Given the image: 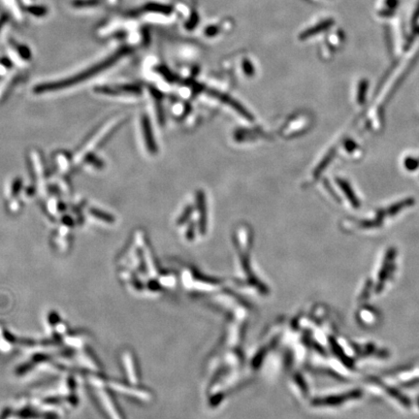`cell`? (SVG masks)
Returning a JSON list of instances; mask_svg holds the SVG:
<instances>
[{
  "label": "cell",
  "instance_id": "4",
  "mask_svg": "<svg viewBox=\"0 0 419 419\" xmlns=\"http://www.w3.org/2000/svg\"><path fill=\"white\" fill-rule=\"evenodd\" d=\"M339 184H340V187L342 188V190L344 191L345 195H346L347 198L351 200V202H352V204L354 205V207L359 206L358 199H356V197L354 195V191L352 190V188L350 187V185H348L347 183H345L344 181H342V180H340V181H339Z\"/></svg>",
  "mask_w": 419,
  "mask_h": 419
},
{
  "label": "cell",
  "instance_id": "6",
  "mask_svg": "<svg viewBox=\"0 0 419 419\" xmlns=\"http://www.w3.org/2000/svg\"><path fill=\"white\" fill-rule=\"evenodd\" d=\"M99 3H100V0H73L72 1V5L77 8L97 6Z\"/></svg>",
  "mask_w": 419,
  "mask_h": 419
},
{
  "label": "cell",
  "instance_id": "1",
  "mask_svg": "<svg viewBox=\"0 0 419 419\" xmlns=\"http://www.w3.org/2000/svg\"><path fill=\"white\" fill-rule=\"evenodd\" d=\"M128 52H130L129 48H127V47L121 48V49L118 50V52H115L112 56L102 60L98 64H95V65L88 68L86 71L81 72L80 74H77V75H75L71 78L66 79L63 81H57V82H52V83H47V84H44V85H40V86L35 88L34 91L36 92H52V91H57V90L72 87V86H74L78 83H81L85 80L91 78L94 75H97L98 73L104 71L105 69L114 65L115 63L118 62L121 57L126 55Z\"/></svg>",
  "mask_w": 419,
  "mask_h": 419
},
{
  "label": "cell",
  "instance_id": "14",
  "mask_svg": "<svg viewBox=\"0 0 419 419\" xmlns=\"http://www.w3.org/2000/svg\"><path fill=\"white\" fill-rule=\"evenodd\" d=\"M419 19V4L418 6L416 7V10L414 11V13H413V17H412V21H411V24H412V26H415L416 25V23H417V21H418Z\"/></svg>",
  "mask_w": 419,
  "mask_h": 419
},
{
  "label": "cell",
  "instance_id": "3",
  "mask_svg": "<svg viewBox=\"0 0 419 419\" xmlns=\"http://www.w3.org/2000/svg\"><path fill=\"white\" fill-rule=\"evenodd\" d=\"M143 9L149 12L163 14V15H170L173 12V7L170 5H165V4H161L157 2H149L145 5Z\"/></svg>",
  "mask_w": 419,
  "mask_h": 419
},
{
  "label": "cell",
  "instance_id": "10",
  "mask_svg": "<svg viewBox=\"0 0 419 419\" xmlns=\"http://www.w3.org/2000/svg\"><path fill=\"white\" fill-rule=\"evenodd\" d=\"M18 52L21 54V56L25 59H28L31 56V52H30L29 48L26 47L25 45L18 46Z\"/></svg>",
  "mask_w": 419,
  "mask_h": 419
},
{
  "label": "cell",
  "instance_id": "15",
  "mask_svg": "<svg viewBox=\"0 0 419 419\" xmlns=\"http://www.w3.org/2000/svg\"><path fill=\"white\" fill-rule=\"evenodd\" d=\"M8 21V16L7 15H2L1 17H0V30H1V28L4 26V25L6 24V22Z\"/></svg>",
  "mask_w": 419,
  "mask_h": 419
},
{
  "label": "cell",
  "instance_id": "12",
  "mask_svg": "<svg viewBox=\"0 0 419 419\" xmlns=\"http://www.w3.org/2000/svg\"><path fill=\"white\" fill-rule=\"evenodd\" d=\"M149 123H147V122H144V130H145V134H146V141L148 142V145H149V147H150V149H155L154 147H153V140H152V134H151V131H150V127H149V125H148Z\"/></svg>",
  "mask_w": 419,
  "mask_h": 419
},
{
  "label": "cell",
  "instance_id": "11",
  "mask_svg": "<svg viewBox=\"0 0 419 419\" xmlns=\"http://www.w3.org/2000/svg\"><path fill=\"white\" fill-rule=\"evenodd\" d=\"M243 68H244V71H245V73L248 75V76H251V75H253V73H254V68H253V66L251 64V62L248 60V59H245L244 60V62H243Z\"/></svg>",
  "mask_w": 419,
  "mask_h": 419
},
{
  "label": "cell",
  "instance_id": "7",
  "mask_svg": "<svg viewBox=\"0 0 419 419\" xmlns=\"http://www.w3.org/2000/svg\"><path fill=\"white\" fill-rule=\"evenodd\" d=\"M412 202H410V200H408V201H404L403 203H398V204H395V205H393L391 208H389L388 209V214L389 215H395V214H397L399 211H401V210L403 209V208H405L406 206H409L410 204H411Z\"/></svg>",
  "mask_w": 419,
  "mask_h": 419
},
{
  "label": "cell",
  "instance_id": "2",
  "mask_svg": "<svg viewBox=\"0 0 419 419\" xmlns=\"http://www.w3.org/2000/svg\"><path fill=\"white\" fill-rule=\"evenodd\" d=\"M335 21L333 19H326L322 22H320L319 24L315 25L313 27H310L308 29H306L305 31H303L301 34L299 35V39L301 41H305V40L309 39L310 37H313L316 34H319L325 30L329 29L331 26L334 25Z\"/></svg>",
  "mask_w": 419,
  "mask_h": 419
},
{
  "label": "cell",
  "instance_id": "9",
  "mask_svg": "<svg viewBox=\"0 0 419 419\" xmlns=\"http://www.w3.org/2000/svg\"><path fill=\"white\" fill-rule=\"evenodd\" d=\"M198 21H199V17H198V15L196 13H193L191 15V17L189 18V20L185 23V27L188 29V30H192L193 28H195L197 26V24H198Z\"/></svg>",
  "mask_w": 419,
  "mask_h": 419
},
{
  "label": "cell",
  "instance_id": "5",
  "mask_svg": "<svg viewBox=\"0 0 419 419\" xmlns=\"http://www.w3.org/2000/svg\"><path fill=\"white\" fill-rule=\"evenodd\" d=\"M26 11L28 13L32 14L35 17H44L46 16L49 10L47 7L45 6H39V5H32V6H28L26 8Z\"/></svg>",
  "mask_w": 419,
  "mask_h": 419
},
{
  "label": "cell",
  "instance_id": "8",
  "mask_svg": "<svg viewBox=\"0 0 419 419\" xmlns=\"http://www.w3.org/2000/svg\"><path fill=\"white\" fill-rule=\"evenodd\" d=\"M367 89H368V82L367 81H362L359 85V94H358V101L359 102H363L365 96H366Z\"/></svg>",
  "mask_w": 419,
  "mask_h": 419
},
{
  "label": "cell",
  "instance_id": "13",
  "mask_svg": "<svg viewBox=\"0 0 419 419\" xmlns=\"http://www.w3.org/2000/svg\"><path fill=\"white\" fill-rule=\"evenodd\" d=\"M219 27L217 26H210L205 29V35L208 37L215 36L219 31Z\"/></svg>",
  "mask_w": 419,
  "mask_h": 419
}]
</instances>
